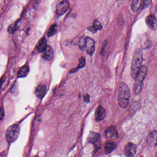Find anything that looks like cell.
Segmentation results:
<instances>
[{
	"label": "cell",
	"instance_id": "30bf717a",
	"mask_svg": "<svg viewBox=\"0 0 157 157\" xmlns=\"http://www.w3.org/2000/svg\"><path fill=\"white\" fill-rule=\"evenodd\" d=\"M146 23L147 26L151 30H156L157 29V20L153 14L149 15L146 18Z\"/></svg>",
	"mask_w": 157,
	"mask_h": 157
},
{
	"label": "cell",
	"instance_id": "2e32d148",
	"mask_svg": "<svg viewBox=\"0 0 157 157\" xmlns=\"http://www.w3.org/2000/svg\"><path fill=\"white\" fill-rule=\"evenodd\" d=\"M99 138H100V135L99 133L91 131L88 136V142L92 144H95L98 141Z\"/></svg>",
	"mask_w": 157,
	"mask_h": 157
},
{
	"label": "cell",
	"instance_id": "484cf974",
	"mask_svg": "<svg viewBox=\"0 0 157 157\" xmlns=\"http://www.w3.org/2000/svg\"><path fill=\"white\" fill-rule=\"evenodd\" d=\"M84 99L85 102H86L87 103H89V100H90V96L89 95H86L84 96Z\"/></svg>",
	"mask_w": 157,
	"mask_h": 157
},
{
	"label": "cell",
	"instance_id": "9a60e30c",
	"mask_svg": "<svg viewBox=\"0 0 157 157\" xmlns=\"http://www.w3.org/2000/svg\"><path fill=\"white\" fill-rule=\"evenodd\" d=\"M117 148V145L114 141H107L105 145L104 149L105 152L106 154H109L112 152L114 151Z\"/></svg>",
	"mask_w": 157,
	"mask_h": 157
},
{
	"label": "cell",
	"instance_id": "4316f807",
	"mask_svg": "<svg viewBox=\"0 0 157 157\" xmlns=\"http://www.w3.org/2000/svg\"><path fill=\"white\" fill-rule=\"evenodd\" d=\"M107 45V42L106 40V41H104V43H103V46H102V48H101V53H104V50L105 49Z\"/></svg>",
	"mask_w": 157,
	"mask_h": 157
},
{
	"label": "cell",
	"instance_id": "8fae6325",
	"mask_svg": "<svg viewBox=\"0 0 157 157\" xmlns=\"http://www.w3.org/2000/svg\"><path fill=\"white\" fill-rule=\"evenodd\" d=\"M106 115V112L105 109L104 108L99 106L98 107L95 112V119L97 121H101L105 117Z\"/></svg>",
	"mask_w": 157,
	"mask_h": 157
},
{
	"label": "cell",
	"instance_id": "5bb4252c",
	"mask_svg": "<svg viewBox=\"0 0 157 157\" xmlns=\"http://www.w3.org/2000/svg\"><path fill=\"white\" fill-rule=\"evenodd\" d=\"M47 46L46 39L45 37H42L36 45V48L39 53H43Z\"/></svg>",
	"mask_w": 157,
	"mask_h": 157
},
{
	"label": "cell",
	"instance_id": "9c48e42d",
	"mask_svg": "<svg viewBox=\"0 0 157 157\" xmlns=\"http://www.w3.org/2000/svg\"><path fill=\"white\" fill-rule=\"evenodd\" d=\"M85 47L88 53L92 55L95 52V42L93 39L89 37L84 38Z\"/></svg>",
	"mask_w": 157,
	"mask_h": 157
},
{
	"label": "cell",
	"instance_id": "f1b7e54d",
	"mask_svg": "<svg viewBox=\"0 0 157 157\" xmlns=\"http://www.w3.org/2000/svg\"><path fill=\"white\" fill-rule=\"evenodd\" d=\"M6 80V77L5 75L2 76V77L1 78V86H2V85L4 83V82H5Z\"/></svg>",
	"mask_w": 157,
	"mask_h": 157
},
{
	"label": "cell",
	"instance_id": "ac0fdd59",
	"mask_svg": "<svg viewBox=\"0 0 157 157\" xmlns=\"http://www.w3.org/2000/svg\"><path fill=\"white\" fill-rule=\"evenodd\" d=\"M141 5L142 0H133L131 5V9L133 11L136 12L140 9Z\"/></svg>",
	"mask_w": 157,
	"mask_h": 157
},
{
	"label": "cell",
	"instance_id": "cb8c5ba5",
	"mask_svg": "<svg viewBox=\"0 0 157 157\" xmlns=\"http://www.w3.org/2000/svg\"><path fill=\"white\" fill-rule=\"evenodd\" d=\"M151 0H144L143 6H142L141 10H143L144 9L148 7L151 5Z\"/></svg>",
	"mask_w": 157,
	"mask_h": 157
},
{
	"label": "cell",
	"instance_id": "ba28073f",
	"mask_svg": "<svg viewBox=\"0 0 157 157\" xmlns=\"http://www.w3.org/2000/svg\"><path fill=\"white\" fill-rule=\"evenodd\" d=\"M146 142L150 147H154L157 145V131L153 130L146 137Z\"/></svg>",
	"mask_w": 157,
	"mask_h": 157
},
{
	"label": "cell",
	"instance_id": "83f0119b",
	"mask_svg": "<svg viewBox=\"0 0 157 157\" xmlns=\"http://www.w3.org/2000/svg\"><path fill=\"white\" fill-rule=\"evenodd\" d=\"M4 117V110L3 108H1V120H2Z\"/></svg>",
	"mask_w": 157,
	"mask_h": 157
},
{
	"label": "cell",
	"instance_id": "7a4b0ae2",
	"mask_svg": "<svg viewBox=\"0 0 157 157\" xmlns=\"http://www.w3.org/2000/svg\"><path fill=\"white\" fill-rule=\"evenodd\" d=\"M143 60V53L141 49H137L134 52L132 59L131 65V75L132 77L135 79L139 71L140 68L142 66Z\"/></svg>",
	"mask_w": 157,
	"mask_h": 157
},
{
	"label": "cell",
	"instance_id": "603a6c76",
	"mask_svg": "<svg viewBox=\"0 0 157 157\" xmlns=\"http://www.w3.org/2000/svg\"><path fill=\"white\" fill-rule=\"evenodd\" d=\"M93 26L97 30H101L102 29V25L97 20H95L93 21Z\"/></svg>",
	"mask_w": 157,
	"mask_h": 157
},
{
	"label": "cell",
	"instance_id": "44dd1931",
	"mask_svg": "<svg viewBox=\"0 0 157 157\" xmlns=\"http://www.w3.org/2000/svg\"><path fill=\"white\" fill-rule=\"evenodd\" d=\"M20 22L18 21L10 25L8 28V31L10 34H13L15 32V31L19 28V23Z\"/></svg>",
	"mask_w": 157,
	"mask_h": 157
},
{
	"label": "cell",
	"instance_id": "d4e9b609",
	"mask_svg": "<svg viewBox=\"0 0 157 157\" xmlns=\"http://www.w3.org/2000/svg\"><path fill=\"white\" fill-rule=\"evenodd\" d=\"M87 29L88 31H90V32L93 33H95L97 32V30L93 26H88Z\"/></svg>",
	"mask_w": 157,
	"mask_h": 157
},
{
	"label": "cell",
	"instance_id": "7402d4cb",
	"mask_svg": "<svg viewBox=\"0 0 157 157\" xmlns=\"http://www.w3.org/2000/svg\"><path fill=\"white\" fill-rule=\"evenodd\" d=\"M140 107H141V105L139 102H134L130 106V109L133 110L134 112H136L140 109Z\"/></svg>",
	"mask_w": 157,
	"mask_h": 157
},
{
	"label": "cell",
	"instance_id": "8992f818",
	"mask_svg": "<svg viewBox=\"0 0 157 157\" xmlns=\"http://www.w3.org/2000/svg\"><path fill=\"white\" fill-rule=\"evenodd\" d=\"M137 146L132 142H129L125 147V153L127 157H133L136 155Z\"/></svg>",
	"mask_w": 157,
	"mask_h": 157
},
{
	"label": "cell",
	"instance_id": "7c38bea8",
	"mask_svg": "<svg viewBox=\"0 0 157 157\" xmlns=\"http://www.w3.org/2000/svg\"><path fill=\"white\" fill-rule=\"evenodd\" d=\"M54 54L53 48L50 46H47L46 49L43 53L42 57L45 60L49 61L53 58Z\"/></svg>",
	"mask_w": 157,
	"mask_h": 157
},
{
	"label": "cell",
	"instance_id": "ffe728a7",
	"mask_svg": "<svg viewBox=\"0 0 157 157\" xmlns=\"http://www.w3.org/2000/svg\"><path fill=\"white\" fill-rule=\"evenodd\" d=\"M57 31V25L56 24H53L48 30L47 32V36L48 37H51L53 36L55 34Z\"/></svg>",
	"mask_w": 157,
	"mask_h": 157
},
{
	"label": "cell",
	"instance_id": "d6986e66",
	"mask_svg": "<svg viewBox=\"0 0 157 157\" xmlns=\"http://www.w3.org/2000/svg\"><path fill=\"white\" fill-rule=\"evenodd\" d=\"M85 58H84V57H80V59H79V63L78 67H77L76 68H74V69L71 70V71H70V73H74L77 72V70H78V69L84 68V67L85 66Z\"/></svg>",
	"mask_w": 157,
	"mask_h": 157
},
{
	"label": "cell",
	"instance_id": "277c9868",
	"mask_svg": "<svg viewBox=\"0 0 157 157\" xmlns=\"http://www.w3.org/2000/svg\"><path fill=\"white\" fill-rule=\"evenodd\" d=\"M20 127L18 125H13L10 126L6 132V138L9 143L15 141L19 136Z\"/></svg>",
	"mask_w": 157,
	"mask_h": 157
},
{
	"label": "cell",
	"instance_id": "6da1fadb",
	"mask_svg": "<svg viewBox=\"0 0 157 157\" xmlns=\"http://www.w3.org/2000/svg\"><path fill=\"white\" fill-rule=\"evenodd\" d=\"M130 97V92L128 86L125 82H121L119 86L118 102L119 106L123 108L127 107Z\"/></svg>",
	"mask_w": 157,
	"mask_h": 157
},
{
	"label": "cell",
	"instance_id": "3957f363",
	"mask_svg": "<svg viewBox=\"0 0 157 157\" xmlns=\"http://www.w3.org/2000/svg\"><path fill=\"white\" fill-rule=\"evenodd\" d=\"M147 73V67L145 65H142L135 78L134 91L136 95L140 94L141 93L143 85V82L145 80Z\"/></svg>",
	"mask_w": 157,
	"mask_h": 157
},
{
	"label": "cell",
	"instance_id": "f546056e",
	"mask_svg": "<svg viewBox=\"0 0 157 157\" xmlns=\"http://www.w3.org/2000/svg\"><path fill=\"white\" fill-rule=\"evenodd\" d=\"M39 157V156H35V157Z\"/></svg>",
	"mask_w": 157,
	"mask_h": 157
},
{
	"label": "cell",
	"instance_id": "e0dca14e",
	"mask_svg": "<svg viewBox=\"0 0 157 157\" xmlns=\"http://www.w3.org/2000/svg\"><path fill=\"white\" fill-rule=\"evenodd\" d=\"M30 69L27 65H24L18 71V76L20 78H24L26 77L29 73Z\"/></svg>",
	"mask_w": 157,
	"mask_h": 157
},
{
	"label": "cell",
	"instance_id": "5b68a950",
	"mask_svg": "<svg viewBox=\"0 0 157 157\" xmlns=\"http://www.w3.org/2000/svg\"><path fill=\"white\" fill-rule=\"evenodd\" d=\"M69 4L68 0H63L57 5L56 9V13L59 16L63 15L69 9Z\"/></svg>",
	"mask_w": 157,
	"mask_h": 157
},
{
	"label": "cell",
	"instance_id": "4fadbf2b",
	"mask_svg": "<svg viewBox=\"0 0 157 157\" xmlns=\"http://www.w3.org/2000/svg\"><path fill=\"white\" fill-rule=\"evenodd\" d=\"M47 91V90L45 86L40 85L36 87L35 94L38 99H42L45 95Z\"/></svg>",
	"mask_w": 157,
	"mask_h": 157
},
{
	"label": "cell",
	"instance_id": "52a82bcc",
	"mask_svg": "<svg viewBox=\"0 0 157 157\" xmlns=\"http://www.w3.org/2000/svg\"><path fill=\"white\" fill-rule=\"evenodd\" d=\"M105 135L107 138L112 140H116L118 138L117 130L114 126H111L107 129L105 131Z\"/></svg>",
	"mask_w": 157,
	"mask_h": 157
}]
</instances>
